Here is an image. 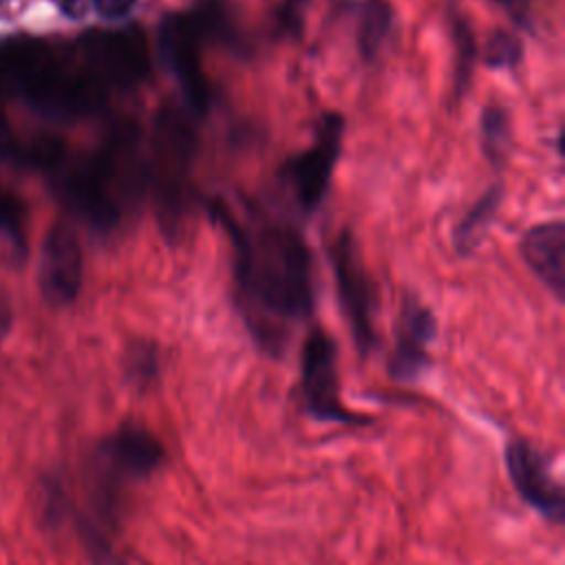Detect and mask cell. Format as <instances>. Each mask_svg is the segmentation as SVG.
Here are the masks:
<instances>
[{
    "mask_svg": "<svg viewBox=\"0 0 565 565\" xmlns=\"http://www.w3.org/2000/svg\"><path fill=\"white\" fill-rule=\"evenodd\" d=\"M457 31V49H459V73H457V84L459 88L468 82L470 77V68H472V60L477 57V46H475V38L472 31L468 29V24L463 20H457L455 24Z\"/></svg>",
    "mask_w": 565,
    "mask_h": 565,
    "instance_id": "17",
    "label": "cell"
},
{
    "mask_svg": "<svg viewBox=\"0 0 565 565\" xmlns=\"http://www.w3.org/2000/svg\"><path fill=\"white\" fill-rule=\"evenodd\" d=\"M492 2L503 7L516 24L530 26V0H492Z\"/></svg>",
    "mask_w": 565,
    "mask_h": 565,
    "instance_id": "20",
    "label": "cell"
},
{
    "mask_svg": "<svg viewBox=\"0 0 565 565\" xmlns=\"http://www.w3.org/2000/svg\"><path fill=\"white\" fill-rule=\"evenodd\" d=\"M128 373L137 382H148L157 373V353L152 347L139 342L128 351Z\"/></svg>",
    "mask_w": 565,
    "mask_h": 565,
    "instance_id": "18",
    "label": "cell"
},
{
    "mask_svg": "<svg viewBox=\"0 0 565 565\" xmlns=\"http://www.w3.org/2000/svg\"><path fill=\"white\" fill-rule=\"evenodd\" d=\"M393 22L391 7L384 0H369L362 7L360 29H358V46L366 60L375 57L388 38Z\"/></svg>",
    "mask_w": 565,
    "mask_h": 565,
    "instance_id": "14",
    "label": "cell"
},
{
    "mask_svg": "<svg viewBox=\"0 0 565 565\" xmlns=\"http://www.w3.org/2000/svg\"><path fill=\"white\" fill-rule=\"evenodd\" d=\"M236 247V280L247 322L265 344H278L282 327L309 316L313 307L311 254L289 225L267 223L241 230L221 214Z\"/></svg>",
    "mask_w": 565,
    "mask_h": 565,
    "instance_id": "1",
    "label": "cell"
},
{
    "mask_svg": "<svg viewBox=\"0 0 565 565\" xmlns=\"http://www.w3.org/2000/svg\"><path fill=\"white\" fill-rule=\"evenodd\" d=\"M501 201H503V190L497 183L466 212V216L459 221L455 230V243L461 254H470L481 243L483 234L490 230L501 207Z\"/></svg>",
    "mask_w": 565,
    "mask_h": 565,
    "instance_id": "13",
    "label": "cell"
},
{
    "mask_svg": "<svg viewBox=\"0 0 565 565\" xmlns=\"http://www.w3.org/2000/svg\"><path fill=\"white\" fill-rule=\"evenodd\" d=\"M97 492L108 514L119 503V492L128 481L152 475L163 461L161 441L141 426H121L97 450Z\"/></svg>",
    "mask_w": 565,
    "mask_h": 565,
    "instance_id": "3",
    "label": "cell"
},
{
    "mask_svg": "<svg viewBox=\"0 0 565 565\" xmlns=\"http://www.w3.org/2000/svg\"><path fill=\"white\" fill-rule=\"evenodd\" d=\"M331 267L338 285V298L347 316L351 335L364 353L375 344V287L360 258V249L351 232L338 234L331 243Z\"/></svg>",
    "mask_w": 565,
    "mask_h": 565,
    "instance_id": "5",
    "label": "cell"
},
{
    "mask_svg": "<svg viewBox=\"0 0 565 565\" xmlns=\"http://www.w3.org/2000/svg\"><path fill=\"white\" fill-rule=\"evenodd\" d=\"M150 150L146 185L152 192L161 227L168 234H177L188 205V179L196 152V135L190 119L172 106L161 108L154 117Z\"/></svg>",
    "mask_w": 565,
    "mask_h": 565,
    "instance_id": "2",
    "label": "cell"
},
{
    "mask_svg": "<svg viewBox=\"0 0 565 565\" xmlns=\"http://www.w3.org/2000/svg\"><path fill=\"white\" fill-rule=\"evenodd\" d=\"M302 397L307 411L316 419L347 424L358 422V415L347 411L340 402L335 344L322 329L311 331L302 349Z\"/></svg>",
    "mask_w": 565,
    "mask_h": 565,
    "instance_id": "8",
    "label": "cell"
},
{
    "mask_svg": "<svg viewBox=\"0 0 565 565\" xmlns=\"http://www.w3.org/2000/svg\"><path fill=\"white\" fill-rule=\"evenodd\" d=\"M505 466L516 492L545 519L561 521L565 499L561 486L552 479L543 455L523 439H514L505 448Z\"/></svg>",
    "mask_w": 565,
    "mask_h": 565,
    "instance_id": "9",
    "label": "cell"
},
{
    "mask_svg": "<svg viewBox=\"0 0 565 565\" xmlns=\"http://www.w3.org/2000/svg\"><path fill=\"white\" fill-rule=\"evenodd\" d=\"M521 254L534 276L563 300L565 296V225L563 221L539 223L521 238Z\"/></svg>",
    "mask_w": 565,
    "mask_h": 565,
    "instance_id": "11",
    "label": "cell"
},
{
    "mask_svg": "<svg viewBox=\"0 0 565 565\" xmlns=\"http://www.w3.org/2000/svg\"><path fill=\"white\" fill-rule=\"evenodd\" d=\"M481 137H483V148L488 157L494 163H499L508 154V146H510V117L503 106L499 104L486 106L481 117Z\"/></svg>",
    "mask_w": 565,
    "mask_h": 565,
    "instance_id": "15",
    "label": "cell"
},
{
    "mask_svg": "<svg viewBox=\"0 0 565 565\" xmlns=\"http://www.w3.org/2000/svg\"><path fill=\"white\" fill-rule=\"evenodd\" d=\"M7 2H9V0H0V7H2V4H7Z\"/></svg>",
    "mask_w": 565,
    "mask_h": 565,
    "instance_id": "21",
    "label": "cell"
},
{
    "mask_svg": "<svg viewBox=\"0 0 565 565\" xmlns=\"http://www.w3.org/2000/svg\"><path fill=\"white\" fill-rule=\"evenodd\" d=\"M437 331L433 313L417 305L408 302L402 311L395 351L391 355L388 371L397 380H413L422 373L428 358V344Z\"/></svg>",
    "mask_w": 565,
    "mask_h": 565,
    "instance_id": "12",
    "label": "cell"
},
{
    "mask_svg": "<svg viewBox=\"0 0 565 565\" xmlns=\"http://www.w3.org/2000/svg\"><path fill=\"white\" fill-rule=\"evenodd\" d=\"M521 57H523V46H521V40L512 31L499 29V31L490 33V38L486 42L488 66L512 68L521 62Z\"/></svg>",
    "mask_w": 565,
    "mask_h": 565,
    "instance_id": "16",
    "label": "cell"
},
{
    "mask_svg": "<svg viewBox=\"0 0 565 565\" xmlns=\"http://www.w3.org/2000/svg\"><path fill=\"white\" fill-rule=\"evenodd\" d=\"M99 15L108 20H119L132 11L137 0H93Z\"/></svg>",
    "mask_w": 565,
    "mask_h": 565,
    "instance_id": "19",
    "label": "cell"
},
{
    "mask_svg": "<svg viewBox=\"0 0 565 565\" xmlns=\"http://www.w3.org/2000/svg\"><path fill=\"white\" fill-rule=\"evenodd\" d=\"M42 294L51 305H68L82 285V249L66 223H55L42 247Z\"/></svg>",
    "mask_w": 565,
    "mask_h": 565,
    "instance_id": "10",
    "label": "cell"
},
{
    "mask_svg": "<svg viewBox=\"0 0 565 565\" xmlns=\"http://www.w3.org/2000/svg\"><path fill=\"white\" fill-rule=\"evenodd\" d=\"M82 53L90 68V82L119 90L137 88L150 75V53L137 26L93 31L82 40Z\"/></svg>",
    "mask_w": 565,
    "mask_h": 565,
    "instance_id": "4",
    "label": "cell"
},
{
    "mask_svg": "<svg viewBox=\"0 0 565 565\" xmlns=\"http://www.w3.org/2000/svg\"><path fill=\"white\" fill-rule=\"evenodd\" d=\"M342 132V117L338 113H327L316 128L313 143L287 168L294 196L305 212L316 210L324 199V192L331 183L333 166L340 154Z\"/></svg>",
    "mask_w": 565,
    "mask_h": 565,
    "instance_id": "7",
    "label": "cell"
},
{
    "mask_svg": "<svg viewBox=\"0 0 565 565\" xmlns=\"http://www.w3.org/2000/svg\"><path fill=\"white\" fill-rule=\"evenodd\" d=\"M203 40L185 11L168 13L159 24V51L192 113L203 115L210 106V84L201 68Z\"/></svg>",
    "mask_w": 565,
    "mask_h": 565,
    "instance_id": "6",
    "label": "cell"
}]
</instances>
